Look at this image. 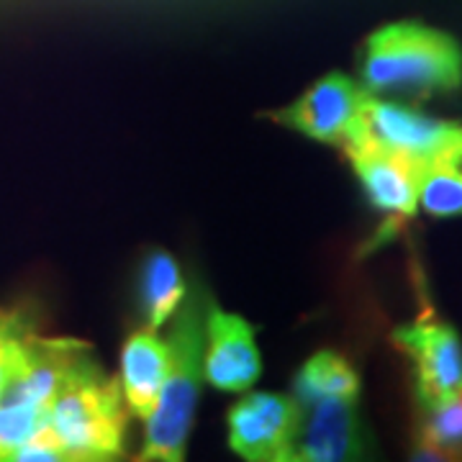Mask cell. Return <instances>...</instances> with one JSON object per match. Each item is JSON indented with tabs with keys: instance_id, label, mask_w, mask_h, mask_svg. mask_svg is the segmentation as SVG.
I'll list each match as a JSON object with an SVG mask.
<instances>
[{
	"instance_id": "cell-1",
	"label": "cell",
	"mask_w": 462,
	"mask_h": 462,
	"mask_svg": "<svg viewBox=\"0 0 462 462\" xmlns=\"http://www.w3.org/2000/svg\"><path fill=\"white\" fill-rule=\"evenodd\" d=\"M211 298L200 285H188L180 309L175 311V327L170 331V373L160 406L147 419V437L139 460L180 462L185 457V442L193 427V413L199 403L208 309Z\"/></svg>"
},
{
	"instance_id": "cell-2",
	"label": "cell",
	"mask_w": 462,
	"mask_h": 462,
	"mask_svg": "<svg viewBox=\"0 0 462 462\" xmlns=\"http://www.w3.org/2000/svg\"><path fill=\"white\" fill-rule=\"evenodd\" d=\"M462 85V50L449 33L413 21L380 26L363 50V88L378 93H452Z\"/></svg>"
},
{
	"instance_id": "cell-3",
	"label": "cell",
	"mask_w": 462,
	"mask_h": 462,
	"mask_svg": "<svg viewBox=\"0 0 462 462\" xmlns=\"http://www.w3.org/2000/svg\"><path fill=\"white\" fill-rule=\"evenodd\" d=\"M47 430L62 445L67 460H114L124 452L126 409L114 378L96 365L69 383L51 403Z\"/></svg>"
},
{
	"instance_id": "cell-4",
	"label": "cell",
	"mask_w": 462,
	"mask_h": 462,
	"mask_svg": "<svg viewBox=\"0 0 462 462\" xmlns=\"http://www.w3.org/2000/svg\"><path fill=\"white\" fill-rule=\"evenodd\" d=\"M303 409L296 396L249 393L229 411L231 449L252 462L293 460Z\"/></svg>"
},
{
	"instance_id": "cell-5",
	"label": "cell",
	"mask_w": 462,
	"mask_h": 462,
	"mask_svg": "<svg viewBox=\"0 0 462 462\" xmlns=\"http://www.w3.org/2000/svg\"><path fill=\"white\" fill-rule=\"evenodd\" d=\"M367 98L370 93L363 85L349 80L342 72H329L288 108L273 114V118L314 142L345 147L357 132Z\"/></svg>"
},
{
	"instance_id": "cell-6",
	"label": "cell",
	"mask_w": 462,
	"mask_h": 462,
	"mask_svg": "<svg viewBox=\"0 0 462 462\" xmlns=\"http://www.w3.org/2000/svg\"><path fill=\"white\" fill-rule=\"evenodd\" d=\"M460 134L462 126L457 124L431 118V116L421 114L411 106H403V103H388V100L370 96L365 103L357 132L352 134L349 142L365 139L370 144L391 149V152H398L409 160L427 165L431 157H437Z\"/></svg>"
},
{
	"instance_id": "cell-7",
	"label": "cell",
	"mask_w": 462,
	"mask_h": 462,
	"mask_svg": "<svg viewBox=\"0 0 462 462\" xmlns=\"http://www.w3.org/2000/svg\"><path fill=\"white\" fill-rule=\"evenodd\" d=\"M393 342L411 360L424 409L462 393V345L452 327L419 319L396 329Z\"/></svg>"
},
{
	"instance_id": "cell-8",
	"label": "cell",
	"mask_w": 462,
	"mask_h": 462,
	"mask_svg": "<svg viewBox=\"0 0 462 462\" xmlns=\"http://www.w3.org/2000/svg\"><path fill=\"white\" fill-rule=\"evenodd\" d=\"M357 393L327 396L303 409L293 460L337 462L360 460L365 455V437L357 411Z\"/></svg>"
},
{
	"instance_id": "cell-9",
	"label": "cell",
	"mask_w": 462,
	"mask_h": 462,
	"mask_svg": "<svg viewBox=\"0 0 462 462\" xmlns=\"http://www.w3.org/2000/svg\"><path fill=\"white\" fill-rule=\"evenodd\" d=\"M342 149L363 182L365 196L378 211L411 216L419 208V180L424 170L421 162L365 139H355Z\"/></svg>"
},
{
	"instance_id": "cell-10",
	"label": "cell",
	"mask_w": 462,
	"mask_h": 462,
	"mask_svg": "<svg viewBox=\"0 0 462 462\" xmlns=\"http://www.w3.org/2000/svg\"><path fill=\"white\" fill-rule=\"evenodd\" d=\"M263 370L254 331L242 316L226 314L216 303L208 309V334L203 375L224 393L249 391Z\"/></svg>"
},
{
	"instance_id": "cell-11",
	"label": "cell",
	"mask_w": 462,
	"mask_h": 462,
	"mask_svg": "<svg viewBox=\"0 0 462 462\" xmlns=\"http://www.w3.org/2000/svg\"><path fill=\"white\" fill-rule=\"evenodd\" d=\"M170 373V345L154 329L132 334L121 352V393L129 411L147 421L160 406Z\"/></svg>"
},
{
	"instance_id": "cell-12",
	"label": "cell",
	"mask_w": 462,
	"mask_h": 462,
	"mask_svg": "<svg viewBox=\"0 0 462 462\" xmlns=\"http://www.w3.org/2000/svg\"><path fill=\"white\" fill-rule=\"evenodd\" d=\"M188 285L180 267L165 249H152L139 270V306L147 319V329H160L170 316L180 309Z\"/></svg>"
},
{
	"instance_id": "cell-13",
	"label": "cell",
	"mask_w": 462,
	"mask_h": 462,
	"mask_svg": "<svg viewBox=\"0 0 462 462\" xmlns=\"http://www.w3.org/2000/svg\"><path fill=\"white\" fill-rule=\"evenodd\" d=\"M419 206L437 218L462 216V134L424 165Z\"/></svg>"
},
{
	"instance_id": "cell-14",
	"label": "cell",
	"mask_w": 462,
	"mask_h": 462,
	"mask_svg": "<svg viewBox=\"0 0 462 462\" xmlns=\"http://www.w3.org/2000/svg\"><path fill=\"white\" fill-rule=\"evenodd\" d=\"M360 396V378L355 367L337 352H316L309 363L300 367L296 378V393L300 409L327 396Z\"/></svg>"
},
{
	"instance_id": "cell-15",
	"label": "cell",
	"mask_w": 462,
	"mask_h": 462,
	"mask_svg": "<svg viewBox=\"0 0 462 462\" xmlns=\"http://www.w3.org/2000/svg\"><path fill=\"white\" fill-rule=\"evenodd\" d=\"M427 419L421 427V457L442 460L447 452H462V393L424 409Z\"/></svg>"
},
{
	"instance_id": "cell-16",
	"label": "cell",
	"mask_w": 462,
	"mask_h": 462,
	"mask_svg": "<svg viewBox=\"0 0 462 462\" xmlns=\"http://www.w3.org/2000/svg\"><path fill=\"white\" fill-rule=\"evenodd\" d=\"M29 329L32 327L21 311L0 309V396L16 373L18 360H21V345H23V337Z\"/></svg>"
},
{
	"instance_id": "cell-17",
	"label": "cell",
	"mask_w": 462,
	"mask_h": 462,
	"mask_svg": "<svg viewBox=\"0 0 462 462\" xmlns=\"http://www.w3.org/2000/svg\"><path fill=\"white\" fill-rule=\"evenodd\" d=\"M14 460L65 462L67 455L65 449H62V445L54 439V434L44 427V430L36 431L32 439H26L23 445L18 447L16 452H14Z\"/></svg>"
}]
</instances>
